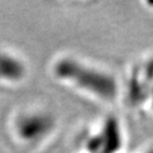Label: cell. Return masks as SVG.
Masks as SVG:
<instances>
[{
    "label": "cell",
    "mask_w": 153,
    "mask_h": 153,
    "mask_svg": "<svg viewBox=\"0 0 153 153\" xmlns=\"http://www.w3.org/2000/svg\"><path fill=\"white\" fill-rule=\"evenodd\" d=\"M52 72L59 81L98 102L114 104L121 99L122 82L117 74L78 56H60Z\"/></svg>",
    "instance_id": "1"
},
{
    "label": "cell",
    "mask_w": 153,
    "mask_h": 153,
    "mask_svg": "<svg viewBox=\"0 0 153 153\" xmlns=\"http://www.w3.org/2000/svg\"><path fill=\"white\" fill-rule=\"evenodd\" d=\"M11 133L22 146L34 147L50 137L55 128V119L50 112L22 110L12 117Z\"/></svg>",
    "instance_id": "2"
},
{
    "label": "cell",
    "mask_w": 153,
    "mask_h": 153,
    "mask_svg": "<svg viewBox=\"0 0 153 153\" xmlns=\"http://www.w3.org/2000/svg\"><path fill=\"white\" fill-rule=\"evenodd\" d=\"M124 131L119 118L108 115L83 137L79 153H121Z\"/></svg>",
    "instance_id": "3"
},
{
    "label": "cell",
    "mask_w": 153,
    "mask_h": 153,
    "mask_svg": "<svg viewBox=\"0 0 153 153\" xmlns=\"http://www.w3.org/2000/svg\"><path fill=\"white\" fill-rule=\"evenodd\" d=\"M153 84V55L131 68L126 83H122V96L131 108H146L149 91Z\"/></svg>",
    "instance_id": "4"
},
{
    "label": "cell",
    "mask_w": 153,
    "mask_h": 153,
    "mask_svg": "<svg viewBox=\"0 0 153 153\" xmlns=\"http://www.w3.org/2000/svg\"><path fill=\"white\" fill-rule=\"evenodd\" d=\"M27 67L22 59L7 51H0V81L18 83L25 79Z\"/></svg>",
    "instance_id": "5"
},
{
    "label": "cell",
    "mask_w": 153,
    "mask_h": 153,
    "mask_svg": "<svg viewBox=\"0 0 153 153\" xmlns=\"http://www.w3.org/2000/svg\"><path fill=\"white\" fill-rule=\"evenodd\" d=\"M148 110H150L153 113V84L151 86L150 91H149V96H148V101H147V106Z\"/></svg>",
    "instance_id": "6"
},
{
    "label": "cell",
    "mask_w": 153,
    "mask_h": 153,
    "mask_svg": "<svg viewBox=\"0 0 153 153\" xmlns=\"http://www.w3.org/2000/svg\"><path fill=\"white\" fill-rule=\"evenodd\" d=\"M138 153H153V143L150 145V146L146 147V148H143V150H140Z\"/></svg>",
    "instance_id": "7"
}]
</instances>
